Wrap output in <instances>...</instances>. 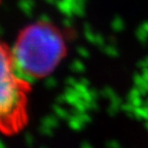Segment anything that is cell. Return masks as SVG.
Here are the masks:
<instances>
[{"label":"cell","mask_w":148,"mask_h":148,"mask_svg":"<svg viewBox=\"0 0 148 148\" xmlns=\"http://www.w3.org/2000/svg\"><path fill=\"white\" fill-rule=\"evenodd\" d=\"M29 82L18 76L12 53L0 40V131L18 132L27 121Z\"/></svg>","instance_id":"2"},{"label":"cell","mask_w":148,"mask_h":148,"mask_svg":"<svg viewBox=\"0 0 148 148\" xmlns=\"http://www.w3.org/2000/svg\"><path fill=\"white\" fill-rule=\"evenodd\" d=\"M0 148H5V145L3 144V142L0 140Z\"/></svg>","instance_id":"3"},{"label":"cell","mask_w":148,"mask_h":148,"mask_svg":"<svg viewBox=\"0 0 148 148\" xmlns=\"http://www.w3.org/2000/svg\"><path fill=\"white\" fill-rule=\"evenodd\" d=\"M65 55L66 43L62 32L46 22L26 27L12 53L16 73L27 82L51 74Z\"/></svg>","instance_id":"1"}]
</instances>
